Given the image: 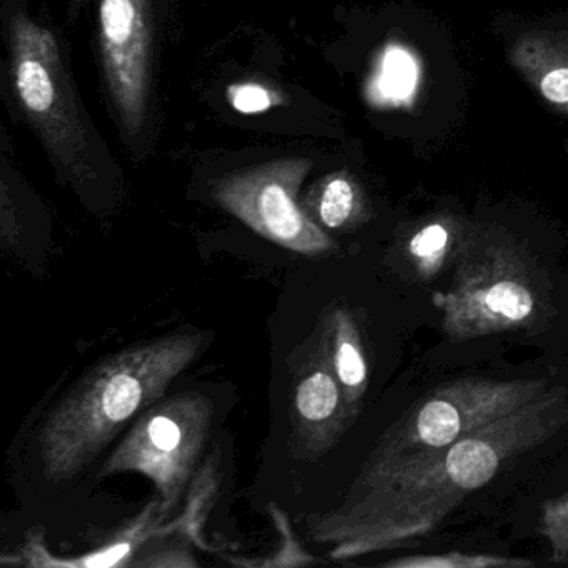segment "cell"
<instances>
[{
    "mask_svg": "<svg viewBox=\"0 0 568 568\" xmlns=\"http://www.w3.org/2000/svg\"><path fill=\"white\" fill-rule=\"evenodd\" d=\"M204 334L165 335L99 362L61 398L39 435L45 478L69 480L148 410L201 354Z\"/></svg>",
    "mask_w": 568,
    "mask_h": 568,
    "instance_id": "obj_1",
    "label": "cell"
},
{
    "mask_svg": "<svg viewBox=\"0 0 568 568\" xmlns=\"http://www.w3.org/2000/svg\"><path fill=\"white\" fill-rule=\"evenodd\" d=\"M9 72L16 101L49 155L72 181H98L112 159L92 125L61 42L21 9L9 16Z\"/></svg>",
    "mask_w": 568,
    "mask_h": 568,
    "instance_id": "obj_2",
    "label": "cell"
},
{
    "mask_svg": "<svg viewBox=\"0 0 568 568\" xmlns=\"http://www.w3.org/2000/svg\"><path fill=\"white\" fill-rule=\"evenodd\" d=\"M212 404L199 392H187L151 405L118 450L101 468V477L139 471L154 481L158 511L168 515L181 500L211 427Z\"/></svg>",
    "mask_w": 568,
    "mask_h": 568,
    "instance_id": "obj_3",
    "label": "cell"
},
{
    "mask_svg": "<svg viewBox=\"0 0 568 568\" xmlns=\"http://www.w3.org/2000/svg\"><path fill=\"white\" fill-rule=\"evenodd\" d=\"M154 0H99V52L119 128L132 148L152 121Z\"/></svg>",
    "mask_w": 568,
    "mask_h": 568,
    "instance_id": "obj_4",
    "label": "cell"
},
{
    "mask_svg": "<svg viewBox=\"0 0 568 568\" xmlns=\"http://www.w3.org/2000/svg\"><path fill=\"white\" fill-rule=\"evenodd\" d=\"M311 169L308 159H278L225 175L215 182L212 194L262 237L301 254H322L331 248V241L297 204Z\"/></svg>",
    "mask_w": 568,
    "mask_h": 568,
    "instance_id": "obj_5",
    "label": "cell"
},
{
    "mask_svg": "<svg viewBox=\"0 0 568 568\" xmlns=\"http://www.w3.org/2000/svg\"><path fill=\"white\" fill-rule=\"evenodd\" d=\"M511 62L555 108L568 111V32H534L517 42Z\"/></svg>",
    "mask_w": 568,
    "mask_h": 568,
    "instance_id": "obj_6",
    "label": "cell"
},
{
    "mask_svg": "<svg viewBox=\"0 0 568 568\" xmlns=\"http://www.w3.org/2000/svg\"><path fill=\"white\" fill-rule=\"evenodd\" d=\"M341 404L337 382L324 365L308 362L302 368L292 392V425L294 435L307 450H314L322 428L331 424Z\"/></svg>",
    "mask_w": 568,
    "mask_h": 568,
    "instance_id": "obj_7",
    "label": "cell"
},
{
    "mask_svg": "<svg viewBox=\"0 0 568 568\" xmlns=\"http://www.w3.org/2000/svg\"><path fill=\"white\" fill-rule=\"evenodd\" d=\"M497 467V455L484 442L462 440L448 452V475L462 488L481 487L494 477Z\"/></svg>",
    "mask_w": 568,
    "mask_h": 568,
    "instance_id": "obj_8",
    "label": "cell"
},
{
    "mask_svg": "<svg viewBox=\"0 0 568 568\" xmlns=\"http://www.w3.org/2000/svg\"><path fill=\"white\" fill-rule=\"evenodd\" d=\"M418 69L407 51L402 48H390L382 62V74L378 78V92L382 98L394 104L407 102L417 88Z\"/></svg>",
    "mask_w": 568,
    "mask_h": 568,
    "instance_id": "obj_9",
    "label": "cell"
},
{
    "mask_svg": "<svg viewBox=\"0 0 568 568\" xmlns=\"http://www.w3.org/2000/svg\"><path fill=\"white\" fill-rule=\"evenodd\" d=\"M355 209V187L344 175H335L325 182L318 199V217L328 229L347 224Z\"/></svg>",
    "mask_w": 568,
    "mask_h": 568,
    "instance_id": "obj_10",
    "label": "cell"
},
{
    "mask_svg": "<svg viewBox=\"0 0 568 568\" xmlns=\"http://www.w3.org/2000/svg\"><path fill=\"white\" fill-rule=\"evenodd\" d=\"M418 434L422 440L432 447L450 444L460 432L458 412L447 402L435 400L425 405L418 415Z\"/></svg>",
    "mask_w": 568,
    "mask_h": 568,
    "instance_id": "obj_11",
    "label": "cell"
},
{
    "mask_svg": "<svg viewBox=\"0 0 568 568\" xmlns=\"http://www.w3.org/2000/svg\"><path fill=\"white\" fill-rule=\"evenodd\" d=\"M345 324L338 317L335 327L334 341V368L338 381L348 388H358L365 382L367 367H365L364 355L358 348L357 342L348 337L345 332Z\"/></svg>",
    "mask_w": 568,
    "mask_h": 568,
    "instance_id": "obj_12",
    "label": "cell"
},
{
    "mask_svg": "<svg viewBox=\"0 0 568 568\" xmlns=\"http://www.w3.org/2000/svg\"><path fill=\"white\" fill-rule=\"evenodd\" d=\"M485 305L495 314L505 315L511 321H521L530 314L534 301L521 285L501 282L494 285L485 295Z\"/></svg>",
    "mask_w": 568,
    "mask_h": 568,
    "instance_id": "obj_13",
    "label": "cell"
},
{
    "mask_svg": "<svg viewBox=\"0 0 568 568\" xmlns=\"http://www.w3.org/2000/svg\"><path fill=\"white\" fill-rule=\"evenodd\" d=\"M232 105L242 114H258L267 111L277 102V98L258 84H239L229 91Z\"/></svg>",
    "mask_w": 568,
    "mask_h": 568,
    "instance_id": "obj_14",
    "label": "cell"
},
{
    "mask_svg": "<svg viewBox=\"0 0 568 568\" xmlns=\"http://www.w3.org/2000/svg\"><path fill=\"white\" fill-rule=\"evenodd\" d=\"M447 241V231L442 225H428L420 234L415 235L410 244V251L417 257H434L445 247Z\"/></svg>",
    "mask_w": 568,
    "mask_h": 568,
    "instance_id": "obj_15",
    "label": "cell"
}]
</instances>
